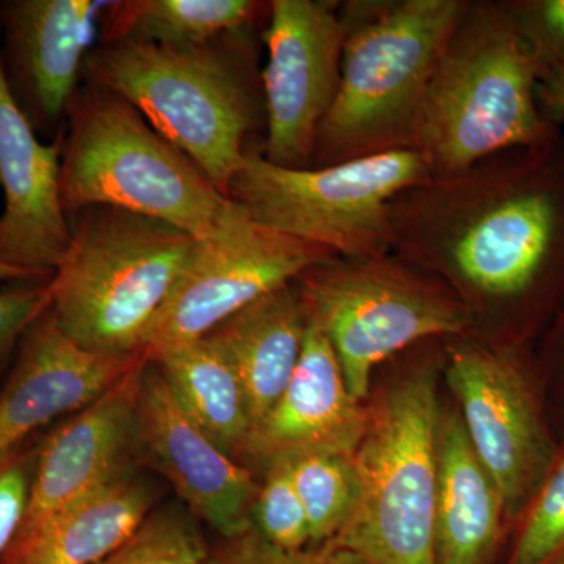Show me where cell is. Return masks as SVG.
<instances>
[{
  "label": "cell",
  "mask_w": 564,
  "mask_h": 564,
  "mask_svg": "<svg viewBox=\"0 0 564 564\" xmlns=\"http://www.w3.org/2000/svg\"><path fill=\"white\" fill-rule=\"evenodd\" d=\"M392 252L447 285L467 337L524 350L564 304V133L408 188Z\"/></svg>",
  "instance_id": "1"
},
{
  "label": "cell",
  "mask_w": 564,
  "mask_h": 564,
  "mask_svg": "<svg viewBox=\"0 0 564 564\" xmlns=\"http://www.w3.org/2000/svg\"><path fill=\"white\" fill-rule=\"evenodd\" d=\"M251 32L193 47L96 44L82 77L131 102L228 196L248 137L265 118Z\"/></svg>",
  "instance_id": "2"
},
{
  "label": "cell",
  "mask_w": 564,
  "mask_h": 564,
  "mask_svg": "<svg viewBox=\"0 0 564 564\" xmlns=\"http://www.w3.org/2000/svg\"><path fill=\"white\" fill-rule=\"evenodd\" d=\"M540 73L502 0H469L426 88L411 150L432 180L499 152L554 139L538 101Z\"/></svg>",
  "instance_id": "3"
},
{
  "label": "cell",
  "mask_w": 564,
  "mask_h": 564,
  "mask_svg": "<svg viewBox=\"0 0 564 564\" xmlns=\"http://www.w3.org/2000/svg\"><path fill=\"white\" fill-rule=\"evenodd\" d=\"M469 0H348L340 82L310 169L411 150L441 55Z\"/></svg>",
  "instance_id": "4"
},
{
  "label": "cell",
  "mask_w": 564,
  "mask_h": 564,
  "mask_svg": "<svg viewBox=\"0 0 564 564\" xmlns=\"http://www.w3.org/2000/svg\"><path fill=\"white\" fill-rule=\"evenodd\" d=\"M68 221L69 247L51 278L55 322L84 350L143 355L198 239L107 206L70 212Z\"/></svg>",
  "instance_id": "5"
},
{
  "label": "cell",
  "mask_w": 564,
  "mask_h": 564,
  "mask_svg": "<svg viewBox=\"0 0 564 564\" xmlns=\"http://www.w3.org/2000/svg\"><path fill=\"white\" fill-rule=\"evenodd\" d=\"M61 196L66 215L115 207L209 239L240 209L131 102L99 85L77 88L62 137Z\"/></svg>",
  "instance_id": "6"
},
{
  "label": "cell",
  "mask_w": 564,
  "mask_h": 564,
  "mask_svg": "<svg viewBox=\"0 0 564 564\" xmlns=\"http://www.w3.org/2000/svg\"><path fill=\"white\" fill-rule=\"evenodd\" d=\"M440 400L432 364L397 381L370 410L352 455L355 507L332 544L362 564H440L436 547Z\"/></svg>",
  "instance_id": "7"
},
{
  "label": "cell",
  "mask_w": 564,
  "mask_h": 564,
  "mask_svg": "<svg viewBox=\"0 0 564 564\" xmlns=\"http://www.w3.org/2000/svg\"><path fill=\"white\" fill-rule=\"evenodd\" d=\"M296 281L358 402L369 395L375 367L386 359L425 340L470 333L469 314L454 292L393 252L336 256Z\"/></svg>",
  "instance_id": "8"
},
{
  "label": "cell",
  "mask_w": 564,
  "mask_h": 564,
  "mask_svg": "<svg viewBox=\"0 0 564 564\" xmlns=\"http://www.w3.org/2000/svg\"><path fill=\"white\" fill-rule=\"evenodd\" d=\"M430 180L429 166L414 150L304 170L282 169L250 152L228 196L274 231L339 258H377L392 252L395 196Z\"/></svg>",
  "instance_id": "9"
},
{
  "label": "cell",
  "mask_w": 564,
  "mask_h": 564,
  "mask_svg": "<svg viewBox=\"0 0 564 564\" xmlns=\"http://www.w3.org/2000/svg\"><path fill=\"white\" fill-rule=\"evenodd\" d=\"M445 380L454 391L475 454L518 519L562 445L549 417L540 378L524 350H502L473 337H451Z\"/></svg>",
  "instance_id": "10"
},
{
  "label": "cell",
  "mask_w": 564,
  "mask_h": 564,
  "mask_svg": "<svg viewBox=\"0 0 564 564\" xmlns=\"http://www.w3.org/2000/svg\"><path fill=\"white\" fill-rule=\"evenodd\" d=\"M267 20L261 73L267 132L259 154L282 169H310L315 137L339 88L340 2L272 0Z\"/></svg>",
  "instance_id": "11"
},
{
  "label": "cell",
  "mask_w": 564,
  "mask_h": 564,
  "mask_svg": "<svg viewBox=\"0 0 564 564\" xmlns=\"http://www.w3.org/2000/svg\"><path fill=\"white\" fill-rule=\"evenodd\" d=\"M332 258L334 252L267 228L240 212L220 232L196 242L143 355L202 339L248 304Z\"/></svg>",
  "instance_id": "12"
},
{
  "label": "cell",
  "mask_w": 564,
  "mask_h": 564,
  "mask_svg": "<svg viewBox=\"0 0 564 564\" xmlns=\"http://www.w3.org/2000/svg\"><path fill=\"white\" fill-rule=\"evenodd\" d=\"M109 0H2L0 55L7 87L36 135L65 131L85 61Z\"/></svg>",
  "instance_id": "13"
},
{
  "label": "cell",
  "mask_w": 564,
  "mask_h": 564,
  "mask_svg": "<svg viewBox=\"0 0 564 564\" xmlns=\"http://www.w3.org/2000/svg\"><path fill=\"white\" fill-rule=\"evenodd\" d=\"M137 436L141 466L158 470L198 521L223 540L252 529L259 484L250 467L223 452L192 421L150 359L141 372Z\"/></svg>",
  "instance_id": "14"
},
{
  "label": "cell",
  "mask_w": 564,
  "mask_h": 564,
  "mask_svg": "<svg viewBox=\"0 0 564 564\" xmlns=\"http://www.w3.org/2000/svg\"><path fill=\"white\" fill-rule=\"evenodd\" d=\"M144 361L41 441L28 511L17 538L129 467L141 466L137 414Z\"/></svg>",
  "instance_id": "15"
},
{
  "label": "cell",
  "mask_w": 564,
  "mask_h": 564,
  "mask_svg": "<svg viewBox=\"0 0 564 564\" xmlns=\"http://www.w3.org/2000/svg\"><path fill=\"white\" fill-rule=\"evenodd\" d=\"M62 137L41 143L7 87L0 55V262L44 278L57 270L70 240L61 196Z\"/></svg>",
  "instance_id": "16"
},
{
  "label": "cell",
  "mask_w": 564,
  "mask_h": 564,
  "mask_svg": "<svg viewBox=\"0 0 564 564\" xmlns=\"http://www.w3.org/2000/svg\"><path fill=\"white\" fill-rule=\"evenodd\" d=\"M370 410L351 395L328 337L311 318L300 361L278 402L252 426L239 463L265 469L304 454L352 456Z\"/></svg>",
  "instance_id": "17"
},
{
  "label": "cell",
  "mask_w": 564,
  "mask_h": 564,
  "mask_svg": "<svg viewBox=\"0 0 564 564\" xmlns=\"http://www.w3.org/2000/svg\"><path fill=\"white\" fill-rule=\"evenodd\" d=\"M143 358L84 350L62 332L50 307L22 337L0 391V456L51 422L84 410Z\"/></svg>",
  "instance_id": "18"
},
{
  "label": "cell",
  "mask_w": 564,
  "mask_h": 564,
  "mask_svg": "<svg viewBox=\"0 0 564 564\" xmlns=\"http://www.w3.org/2000/svg\"><path fill=\"white\" fill-rule=\"evenodd\" d=\"M161 500L143 466L111 478L95 491L17 538L0 564H93L128 541Z\"/></svg>",
  "instance_id": "19"
},
{
  "label": "cell",
  "mask_w": 564,
  "mask_h": 564,
  "mask_svg": "<svg viewBox=\"0 0 564 564\" xmlns=\"http://www.w3.org/2000/svg\"><path fill=\"white\" fill-rule=\"evenodd\" d=\"M310 313L299 281L248 304L207 333L242 383L252 426L280 399L302 356Z\"/></svg>",
  "instance_id": "20"
},
{
  "label": "cell",
  "mask_w": 564,
  "mask_h": 564,
  "mask_svg": "<svg viewBox=\"0 0 564 564\" xmlns=\"http://www.w3.org/2000/svg\"><path fill=\"white\" fill-rule=\"evenodd\" d=\"M503 519L502 494L475 454L462 415H448L441 422L437 443V562L485 564Z\"/></svg>",
  "instance_id": "21"
},
{
  "label": "cell",
  "mask_w": 564,
  "mask_h": 564,
  "mask_svg": "<svg viewBox=\"0 0 564 564\" xmlns=\"http://www.w3.org/2000/svg\"><path fill=\"white\" fill-rule=\"evenodd\" d=\"M165 378L177 403L223 452L239 462L251 433L242 383L206 337L144 356Z\"/></svg>",
  "instance_id": "22"
},
{
  "label": "cell",
  "mask_w": 564,
  "mask_h": 564,
  "mask_svg": "<svg viewBox=\"0 0 564 564\" xmlns=\"http://www.w3.org/2000/svg\"><path fill=\"white\" fill-rule=\"evenodd\" d=\"M267 14L269 2L256 0H118L102 14L98 44L202 46Z\"/></svg>",
  "instance_id": "23"
},
{
  "label": "cell",
  "mask_w": 564,
  "mask_h": 564,
  "mask_svg": "<svg viewBox=\"0 0 564 564\" xmlns=\"http://www.w3.org/2000/svg\"><path fill=\"white\" fill-rule=\"evenodd\" d=\"M310 527V547L332 543L355 507L352 456L304 454L288 459Z\"/></svg>",
  "instance_id": "24"
},
{
  "label": "cell",
  "mask_w": 564,
  "mask_h": 564,
  "mask_svg": "<svg viewBox=\"0 0 564 564\" xmlns=\"http://www.w3.org/2000/svg\"><path fill=\"white\" fill-rule=\"evenodd\" d=\"M210 545L182 503H159L120 547L93 564H199Z\"/></svg>",
  "instance_id": "25"
},
{
  "label": "cell",
  "mask_w": 564,
  "mask_h": 564,
  "mask_svg": "<svg viewBox=\"0 0 564 564\" xmlns=\"http://www.w3.org/2000/svg\"><path fill=\"white\" fill-rule=\"evenodd\" d=\"M518 519L510 564H555L564 558V445Z\"/></svg>",
  "instance_id": "26"
},
{
  "label": "cell",
  "mask_w": 564,
  "mask_h": 564,
  "mask_svg": "<svg viewBox=\"0 0 564 564\" xmlns=\"http://www.w3.org/2000/svg\"><path fill=\"white\" fill-rule=\"evenodd\" d=\"M252 510V527L267 543L281 551L296 552L310 547L306 513L288 459L274 462L263 469Z\"/></svg>",
  "instance_id": "27"
},
{
  "label": "cell",
  "mask_w": 564,
  "mask_h": 564,
  "mask_svg": "<svg viewBox=\"0 0 564 564\" xmlns=\"http://www.w3.org/2000/svg\"><path fill=\"white\" fill-rule=\"evenodd\" d=\"M541 82L564 70V0H502Z\"/></svg>",
  "instance_id": "28"
},
{
  "label": "cell",
  "mask_w": 564,
  "mask_h": 564,
  "mask_svg": "<svg viewBox=\"0 0 564 564\" xmlns=\"http://www.w3.org/2000/svg\"><path fill=\"white\" fill-rule=\"evenodd\" d=\"M51 278L7 282L0 288V372L17 356L29 328L50 310Z\"/></svg>",
  "instance_id": "29"
},
{
  "label": "cell",
  "mask_w": 564,
  "mask_h": 564,
  "mask_svg": "<svg viewBox=\"0 0 564 564\" xmlns=\"http://www.w3.org/2000/svg\"><path fill=\"white\" fill-rule=\"evenodd\" d=\"M39 444L31 441L0 456V558L20 532L35 470Z\"/></svg>",
  "instance_id": "30"
},
{
  "label": "cell",
  "mask_w": 564,
  "mask_h": 564,
  "mask_svg": "<svg viewBox=\"0 0 564 564\" xmlns=\"http://www.w3.org/2000/svg\"><path fill=\"white\" fill-rule=\"evenodd\" d=\"M251 554L254 564H362L361 560L347 549L336 544H323L306 547L303 551L288 552L274 547L251 529Z\"/></svg>",
  "instance_id": "31"
},
{
  "label": "cell",
  "mask_w": 564,
  "mask_h": 564,
  "mask_svg": "<svg viewBox=\"0 0 564 564\" xmlns=\"http://www.w3.org/2000/svg\"><path fill=\"white\" fill-rule=\"evenodd\" d=\"M538 101L549 121L562 126L564 121V74L540 82Z\"/></svg>",
  "instance_id": "32"
},
{
  "label": "cell",
  "mask_w": 564,
  "mask_h": 564,
  "mask_svg": "<svg viewBox=\"0 0 564 564\" xmlns=\"http://www.w3.org/2000/svg\"><path fill=\"white\" fill-rule=\"evenodd\" d=\"M248 532L231 540H223L220 544L210 547L209 554L199 564H254L248 543Z\"/></svg>",
  "instance_id": "33"
},
{
  "label": "cell",
  "mask_w": 564,
  "mask_h": 564,
  "mask_svg": "<svg viewBox=\"0 0 564 564\" xmlns=\"http://www.w3.org/2000/svg\"><path fill=\"white\" fill-rule=\"evenodd\" d=\"M545 352H547V359L545 362L549 364L551 369L558 370L562 375L564 383V304L560 313L551 323V332L547 336V345H545ZM563 411H564V384H563Z\"/></svg>",
  "instance_id": "34"
},
{
  "label": "cell",
  "mask_w": 564,
  "mask_h": 564,
  "mask_svg": "<svg viewBox=\"0 0 564 564\" xmlns=\"http://www.w3.org/2000/svg\"><path fill=\"white\" fill-rule=\"evenodd\" d=\"M39 274L25 272V270L17 269V267L6 265L0 262V284H7V282L24 281V280H36ZM50 278V276H47Z\"/></svg>",
  "instance_id": "35"
},
{
  "label": "cell",
  "mask_w": 564,
  "mask_h": 564,
  "mask_svg": "<svg viewBox=\"0 0 564 564\" xmlns=\"http://www.w3.org/2000/svg\"><path fill=\"white\" fill-rule=\"evenodd\" d=\"M555 564H564V558L560 560V562H556Z\"/></svg>",
  "instance_id": "36"
},
{
  "label": "cell",
  "mask_w": 564,
  "mask_h": 564,
  "mask_svg": "<svg viewBox=\"0 0 564 564\" xmlns=\"http://www.w3.org/2000/svg\"><path fill=\"white\" fill-rule=\"evenodd\" d=\"M560 74H564V70H563V73H560ZM556 76H558V74H556Z\"/></svg>",
  "instance_id": "37"
}]
</instances>
